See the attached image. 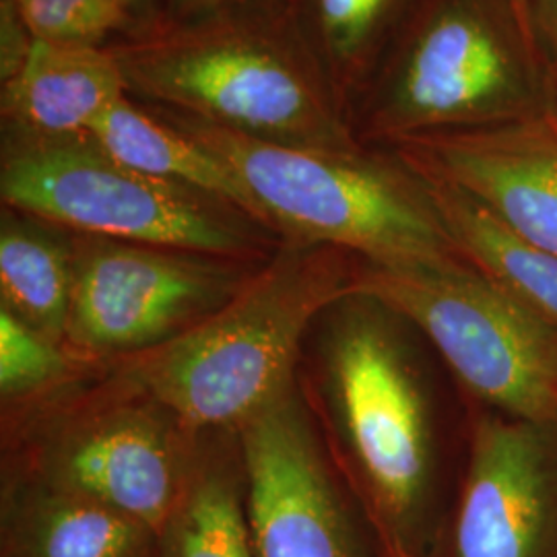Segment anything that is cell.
I'll return each mask as SVG.
<instances>
[{
  "instance_id": "1",
  "label": "cell",
  "mask_w": 557,
  "mask_h": 557,
  "mask_svg": "<svg viewBox=\"0 0 557 557\" xmlns=\"http://www.w3.org/2000/svg\"><path fill=\"white\" fill-rule=\"evenodd\" d=\"M108 48L140 103L287 147H363L285 0L195 20L153 17Z\"/></svg>"
},
{
  "instance_id": "2",
  "label": "cell",
  "mask_w": 557,
  "mask_h": 557,
  "mask_svg": "<svg viewBox=\"0 0 557 557\" xmlns=\"http://www.w3.org/2000/svg\"><path fill=\"white\" fill-rule=\"evenodd\" d=\"M398 320L359 292L335 301L312 329V386L304 395L384 556L425 557L434 419Z\"/></svg>"
},
{
  "instance_id": "3",
  "label": "cell",
  "mask_w": 557,
  "mask_h": 557,
  "mask_svg": "<svg viewBox=\"0 0 557 557\" xmlns=\"http://www.w3.org/2000/svg\"><path fill=\"white\" fill-rule=\"evenodd\" d=\"M358 257L287 242L213 317L153 351L100 363L195 436L236 432L298 384L306 338L354 292Z\"/></svg>"
},
{
  "instance_id": "4",
  "label": "cell",
  "mask_w": 557,
  "mask_h": 557,
  "mask_svg": "<svg viewBox=\"0 0 557 557\" xmlns=\"http://www.w3.org/2000/svg\"><path fill=\"white\" fill-rule=\"evenodd\" d=\"M143 106L225 161L281 239L333 246L374 264L465 260L425 178L386 145L299 149Z\"/></svg>"
},
{
  "instance_id": "5",
  "label": "cell",
  "mask_w": 557,
  "mask_h": 557,
  "mask_svg": "<svg viewBox=\"0 0 557 557\" xmlns=\"http://www.w3.org/2000/svg\"><path fill=\"white\" fill-rule=\"evenodd\" d=\"M549 81L508 0H418L349 112L361 145L545 119Z\"/></svg>"
},
{
  "instance_id": "6",
  "label": "cell",
  "mask_w": 557,
  "mask_h": 557,
  "mask_svg": "<svg viewBox=\"0 0 557 557\" xmlns=\"http://www.w3.org/2000/svg\"><path fill=\"white\" fill-rule=\"evenodd\" d=\"M0 199L71 234L223 259L260 262L283 242L227 200L120 163L89 135L48 139L2 128Z\"/></svg>"
},
{
  "instance_id": "7",
  "label": "cell",
  "mask_w": 557,
  "mask_h": 557,
  "mask_svg": "<svg viewBox=\"0 0 557 557\" xmlns=\"http://www.w3.org/2000/svg\"><path fill=\"white\" fill-rule=\"evenodd\" d=\"M17 465L36 479L145 524L153 535L176 506L199 436L108 372L94 391H62L15 416Z\"/></svg>"
},
{
  "instance_id": "8",
  "label": "cell",
  "mask_w": 557,
  "mask_h": 557,
  "mask_svg": "<svg viewBox=\"0 0 557 557\" xmlns=\"http://www.w3.org/2000/svg\"><path fill=\"white\" fill-rule=\"evenodd\" d=\"M354 292L416 326L475 397L506 418L557 430V331L467 260H356Z\"/></svg>"
},
{
  "instance_id": "9",
  "label": "cell",
  "mask_w": 557,
  "mask_h": 557,
  "mask_svg": "<svg viewBox=\"0 0 557 557\" xmlns=\"http://www.w3.org/2000/svg\"><path fill=\"white\" fill-rule=\"evenodd\" d=\"M262 262L73 234L64 343L89 366L153 351L236 298Z\"/></svg>"
},
{
  "instance_id": "10",
  "label": "cell",
  "mask_w": 557,
  "mask_h": 557,
  "mask_svg": "<svg viewBox=\"0 0 557 557\" xmlns=\"http://www.w3.org/2000/svg\"><path fill=\"white\" fill-rule=\"evenodd\" d=\"M236 436L259 557H372L299 382Z\"/></svg>"
},
{
  "instance_id": "11",
  "label": "cell",
  "mask_w": 557,
  "mask_h": 557,
  "mask_svg": "<svg viewBox=\"0 0 557 557\" xmlns=\"http://www.w3.org/2000/svg\"><path fill=\"white\" fill-rule=\"evenodd\" d=\"M554 428L481 418L453 524V557H547L557 518Z\"/></svg>"
},
{
  "instance_id": "12",
  "label": "cell",
  "mask_w": 557,
  "mask_h": 557,
  "mask_svg": "<svg viewBox=\"0 0 557 557\" xmlns=\"http://www.w3.org/2000/svg\"><path fill=\"white\" fill-rule=\"evenodd\" d=\"M386 147L453 182L518 236L557 257V133L545 119L436 133Z\"/></svg>"
},
{
  "instance_id": "13",
  "label": "cell",
  "mask_w": 557,
  "mask_h": 557,
  "mask_svg": "<svg viewBox=\"0 0 557 557\" xmlns=\"http://www.w3.org/2000/svg\"><path fill=\"white\" fill-rule=\"evenodd\" d=\"M0 96L2 128L62 139L89 135L91 124L131 94L108 46L34 41Z\"/></svg>"
},
{
  "instance_id": "14",
  "label": "cell",
  "mask_w": 557,
  "mask_h": 557,
  "mask_svg": "<svg viewBox=\"0 0 557 557\" xmlns=\"http://www.w3.org/2000/svg\"><path fill=\"white\" fill-rule=\"evenodd\" d=\"M0 557H156V535L96 502L9 475L0 504Z\"/></svg>"
},
{
  "instance_id": "15",
  "label": "cell",
  "mask_w": 557,
  "mask_h": 557,
  "mask_svg": "<svg viewBox=\"0 0 557 557\" xmlns=\"http://www.w3.org/2000/svg\"><path fill=\"white\" fill-rule=\"evenodd\" d=\"M197 440L176 506L156 535V557H259L244 498L238 436Z\"/></svg>"
},
{
  "instance_id": "16",
  "label": "cell",
  "mask_w": 557,
  "mask_h": 557,
  "mask_svg": "<svg viewBox=\"0 0 557 557\" xmlns=\"http://www.w3.org/2000/svg\"><path fill=\"white\" fill-rule=\"evenodd\" d=\"M418 172L428 182L462 259L557 331L556 255L518 236L453 182L423 170Z\"/></svg>"
},
{
  "instance_id": "17",
  "label": "cell",
  "mask_w": 557,
  "mask_h": 557,
  "mask_svg": "<svg viewBox=\"0 0 557 557\" xmlns=\"http://www.w3.org/2000/svg\"><path fill=\"white\" fill-rule=\"evenodd\" d=\"M89 137L110 158L140 174L227 200L264 225L255 200L225 161L158 119L135 98L124 96L114 101L91 124Z\"/></svg>"
},
{
  "instance_id": "18",
  "label": "cell",
  "mask_w": 557,
  "mask_h": 557,
  "mask_svg": "<svg viewBox=\"0 0 557 557\" xmlns=\"http://www.w3.org/2000/svg\"><path fill=\"white\" fill-rule=\"evenodd\" d=\"M349 122L418 0H285Z\"/></svg>"
},
{
  "instance_id": "19",
  "label": "cell",
  "mask_w": 557,
  "mask_h": 557,
  "mask_svg": "<svg viewBox=\"0 0 557 557\" xmlns=\"http://www.w3.org/2000/svg\"><path fill=\"white\" fill-rule=\"evenodd\" d=\"M73 277V234L2 207L0 306L41 335L66 345Z\"/></svg>"
},
{
  "instance_id": "20",
  "label": "cell",
  "mask_w": 557,
  "mask_h": 557,
  "mask_svg": "<svg viewBox=\"0 0 557 557\" xmlns=\"http://www.w3.org/2000/svg\"><path fill=\"white\" fill-rule=\"evenodd\" d=\"M94 366L66 345L32 329L0 306V397L11 413L25 411L81 382Z\"/></svg>"
},
{
  "instance_id": "21",
  "label": "cell",
  "mask_w": 557,
  "mask_h": 557,
  "mask_svg": "<svg viewBox=\"0 0 557 557\" xmlns=\"http://www.w3.org/2000/svg\"><path fill=\"white\" fill-rule=\"evenodd\" d=\"M36 41L108 46L140 23L120 0H11Z\"/></svg>"
},
{
  "instance_id": "22",
  "label": "cell",
  "mask_w": 557,
  "mask_h": 557,
  "mask_svg": "<svg viewBox=\"0 0 557 557\" xmlns=\"http://www.w3.org/2000/svg\"><path fill=\"white\" fill-rule=\"evenodd\" d=\"M34 38L11 0H0V81L13 79L29 57Z\"/></svg>"
},
{
  "instance_id": "23",
  "label": "cell",
  "mask_w": 557,
  "mask_h": 557,
  "mask_svg": "<svg viewBox=\"0 0 557 557\" xmlns=\"http://www.w3.org/2000/svg\"><path fill=\"white\" fill-rule=\"evenodd\" d=\"M529 21L547 81L557 79V0H529Z\"/></svg>"
},
{
  "instance_id": "24",
  "label": "cell",
  "mask_w": 557,
  "mask_h": 557,
  "mask_svg": "<svg viewBox=\"0 0 557 557\" xmlns=\"http://www.w3.org/2000/svg\"><path fill=\"white\" fill-rule=\"evenodd\" d=\"M250 2H260V0H158L153 17L170 21L195 20L209 13L250 4Z\"/></svg>"
},
{
  "instance_id": "25",
  "label": "cell",
  "mask_w": 557,
  "mask_h": 557,
  "mask_svg": "<svg viewBox=\"0 0 557 557\" xmlns=\"http://www.w3.org/2000/svg\"><path fill=\"white\" fill-rule=\"evenodd\" d=\"M139 23L151 20L156 15V2L158 0H120Z\"/></svg>"
},
{
  "instance_id": "26",
  "label": "cell",
  "mask_w": 557,
  "mask_h": 557,
  "mask_svg": "<svg viewBox=\"0 0 557 557\" xmlns=\"http://www.w3.org/2000/svg\"><path fill=\"white\" fill-rule=\"evenodd\" d=\"M545 120L554 126V131L557 133V79H549V98H547Z\"/></svg>"
},
{
  "instance_id": "27",
  "label": "cell",
  "mask_w": 557,
  "mask_h": 557,
  "mask_svg": "<svg viewBox=\"0 0 557 557\" xmlns=\"http://www.w3.org/2000/svg\"><path fill=\"white\" fill-rule=\"evenodd\" d=\"M508 2H510V4H512V9L517 11L518 20L522 21V25L527 27V32L531 34V21H529V0H508ZM531 38H533V34H531Z\"/></svg>"
},
{
  "instance_id": "28",
  "label": "cell",
  "mask_w": 557,
  "mask_h": 557,
  "mask_svg": "<svg viewBox=\"0 0 557 557\" xmlns=\"http://www.w3.org/2000/svg\"><path fill=\"white\" fill-rule=\"evenodd\" d=\"M384 557H391V556H384Z\"/></svg>"
}]
</instances>
